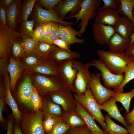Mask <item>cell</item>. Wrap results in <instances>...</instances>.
Here are the masks:
<instances>
[{"label": "cell", "mask_w": 134, "mask_h": 134, "mask_svg": "<svg viewBox=\"0 0 134 134\" xmlns=\"http://www.w3.org/2000/svg\"><path fill=\"white\" fill-rule=\"evenodd\" d=\"M102 0H82L81 9L76 14L71 17H66L67 19L73 18H76L75 26L80 20L81 21L79 25L80 26L79 31L82 34L85 31L89 21L96 17L97 11L100 7Z\"/></svg>", "instance_id": "obj_1"}, {"label": "cell", "mask_w": 134, "mask_h": 134, "mask_svg": "<svg viewBox=\"0 0 134 134\" xmlns=\"http://www.w3.org/2000/svg\"><path fill=\"white\" fill-rule=\"evenodd\" d=\"M97 54L107 67L115 74L123 73L126 66L130 62L125 52L116 53L99 50Z\"/></svg>", "instance_id": "obj_2"}, {"label": "cell", "mask_w": 134, "mask_h": 134, "mask_svg": "<svg viewBox=\"0 0 134 134\" xmlns=\"http://www.w3.org/2000/svg\"><path fill=\"white\" fill-rule=\"evenodd\" d=\"M75 99L91 115L101 126L105 131L106 124L104 116L102 114L100 104L94 97L88 86L84 93L80 95L73 94Z\"/></svg>", "instance_id": "obj_3"}, {"label": "cell", "mask_w": 134, "mask_h": 134, "mask_svg": "<svg viewBox=\"0 0 134 134\" xmlns=\"http://www.w3.org/2000/svg\"><path fill=\"white\" fill-rule=\"evenodd\" d=\"M43 115L38 112L22 113L20 127L23 134H46L42 122Z\"/></svg>", "instance_id": "obj_4"}, {"label": "cell", "mask_w": 134, "mask_h": 134, "mask_svg": "<svg viewBox=\"0 0 134 134\" xmlns=\"http://www.w3.org/2000/svg\"><path fill=\"white\" fill-rule=\"evenodd\" d=\"M20 34L7 26L0 25V57L3 62L10 55L13 44L21 39Z\"/></svg>", "instance_id": "obj_5"}, {"label": "cell", "mask_w": 134, "mask_h": 134, "mask_svg": "<svg viewBox=\"0 0 134 134\" xmlns=\"http://www.w3.org/2000/svg\"><path fill=\"white\" fill-rule=\"evenodd\" d=\"M87 63L90 67L94 66L100 71L101 77L104 85L108 89H115L117 88L122 84L124 80L125 76L124 73L120 74L113 73L100 59L94 60Z\"/></svg>", "instance_id": "obj_6"}, {"label": "cell", "mask_w": 134, "mask_h": 134, "mask_svg": "<svg viewBox=\"0 0 134 134\" xmlns=\"http://www.w3.org/2000/svg\"><path fill=\"white\" fill-rule=\"evenodd\" d=\"M73 61L68 60L59 64L56 76L64 88L73 92V84L77 72L74 66Z\"/></svg>", "instance_id": "obj_7"}, {"label": "cell", "mask_w": 134, "mask_h": 134, "mask_svg": "<svg viewBox=\"0 0 134 134\" xmlns=\"http://www.w3.org/2000/svg\"><path fill=\"white\" fill-rule=\"evenodd\" d=\"M33 80V85L40 96H48L64 88L56 76L38 74L34 76Z\"/></svg>", "instance_id": "obj_8"}, {"label": "cell", "mask_w": 134, "mask_h": 134, "mask_svg": "<svg viewBox=\"0 0 134 134\" xmlns=\"http://www.w3.org/2000/svg\"><path fill=\"white\" fill-rule=\"evenodd\" d=\"M74 66L77 72L73 85V92L80 95L84 94L90 81L91 76L87 63L83 64L81 62L73 61Z\"/></svg>", "instance_id": "obj_9"}, {"label": "cell", "mask_w": 134, "mask_h": 134, "mask_svg": "<svg viewBox=\"0 0 134 134\" xmlns=\"http://www.w3.org/2000/svg\"><path fill=\"white\" fill-rule=\"evenodd\" d=\"M91 79L88 86L94 99L100 105L109 100L115 92L103 86L101 84L100 73H93L91 74Z\"/></svg>", "instance_id": "obj_10"}, {"label": "cell", "mask_w": 134, "mask_h": 134, "mask_svg": "<svg viewBox=\"0 0 134 134\" xmlns=\"http://www.w3.org/2000/svg\"><path fill=\"white\" fill-rule=\"evenodd\" d=\"M33 12V19L35 21L36 26L46 23L55 22L65 26L72 25L74 23L65 21L60 18L56 11L54 9L48 10L44 9L40 5L36 2Z\"/></svg>", "instance_id": "obj_11"}, {"label": "cell", "mask_w": 134, "mask_h": 134, "mask_svg": "<svg viewBox=\"0 0 134 134\" xmlns=\"http://www.w3.org/2000/svg\"><path fill=\"white\" fill-rule=\"evenodd\" d=\"M47 96L52 101L61 107L63 113L75 110L76 101L72 91L64 88Z\"/></svg>", "instance_id": "obj_12"}, {"label": "cell", "mask_w": 134, "mask_h": 134, "mask_svg": "<svg viewBox=\"0 0 134 134\" xmlns=\"http://www.w3.org/2000/svg\"><path fill=\"white\" fill-rule=\"evenodd\" d=\"M32 81L30 76L26 75L18 87L17 94L20 102L34 112L32 102L33 85Z\"/></svg>", "instance_id": "obj_13"}, {"label": "cell", "mask_w": 134, "mask_h": 134, "mask_svg": "<svg viewBox=\"0 0 134 134\" xmlns=\"http://www.w3.org/2000/svg\"><path fill=\"white\" fill-rule=\"evenodd\" d=\"M82 0H61L54 8L59 17L64 20L69 12L70 17L77 14L81 9Z\"/></svg>", "instance_id": "obj_14"}, {"label": "cell", "mask_w": 134, "mask_h": 134, "mask_svg": "<svg viewBox=\"0 0 134 134\" xmlns=\"http://www.w3.org/2000/svg\"><path fill=\"white\" fill-rule=\"evenodd\" d=\"M92 32L95 41L100 45L106 44L116 33L113 26L95 23L92 27Z\"/></svg>", "instance_id": "obj_15"}, {"label": "cell", "mask_w": 134, "mask_h": 134, "mask_svg": "<svg viewBox=\"0 0 134 134\" xmlns=\"http://www.w3.org/2000/svg\"><path fill=\"white\" fill-rule=\"evenodd\" d=\"M21 0L14 1L6 10L7 26L12 30L16 31L18 24L21 22Z\"/></svg>", "instance_id": "obj_16"}, {"label": "cell", "mask_w": 134, "mask_h": 134, "mask_svg": "<svg viewBox=\"0 0 134 134\" xmlns=\"http://www.w3.org/2000/svg\"><path fill=\"white\" fill-rule=\"evenodd\" d=\"M58 64L50 57L42 58L30 70L42 75L56 76Z\"/></svg>", "instance_id": "obj_17"}, {"label": "cell", "mask_w": 134, "mask_h": 134, "mask_svg": "<svg viewBox=\"0 0 134 134\" xmlns=\"http://www.w3.org/2000/svg\"><path fill=\"white\" fill-rule=\"evenodd\" d=\"M120 17L118 10L111 8L99 9L94 18V23L114 26Z\"/></svg>", "instance_id": "obj_18"}, {"label": "cell", "mask_w": 134, "mask_h": 134, "mask_svg": "<svg viewBox=\"0 0 134 134\" xmlns=\"http://www.w3.org/2000/svg\"><path fill=\"white\" fill-rule=\"evenodd\" d=\"M59 36L60 38L64 40L69 47L72 44L75 43L82 44L85 41L84 39L77 37V36H82L79 31H77L73 28L72 25L65 26L59 24Z\"/></svg>", "instance_id": "obj_19"}, {"label": "cell", "mask_w": 134, "mask_h": 134, "mask_svg": "<svg viewBox=\"0 0 134 134\" xmlns=\"http://www.w3.org/2000/svg\"><path fill=\"white\" fill-rule=\"evenodd\" d=\"M130 38H125L115 33L106 44L111 52L116 53L125 52L131 42Z\"/></svg>", "instance_id": "obj_20"}, {"label": "cell", "mask_w": 134, "mask_h": 134, "mask_svg": "<svg viewBox=\"0 0 134 134\" xmlns=\"http://www.w3.org/2000/svg\"><path fill=\"white\" fill-rule=\"evenodd\" d=\"M5 75L6 88L5 101L11 109L15 122L17 123L20 124L22 119L23 113L19 110L16 101L11 94L10 88V80L6 73Z\"/></svg>", "instance_id": "obj_21"}, {"label": "cell", "mask_w": 134, "mask_h": 134, "mask_svg": "<svg viewBox=\"0 0 134 134\" xmlns=\"http://www.w3.org/2000/svg\"><path fill=\"white\" fill-rule=\"evenodd\" d=\"M75 101L76 111L84 120L86 125L92 133L96 134L104 133L105 131L98 126L95 121V119L76 100Z\"/></svg>", "instance_id": "obj_22"}, {"label": "cell", "mask_w": 134, "mask_h": 134, "mask_svg": "<svg viewBox=\"0 0 134 134\" xmlns=\"http://www.w3.org/2000/svg\"><path fill=\"white\" fill-rule=\"evenodd\" d=\"M113 27L116 33L125 38H130L134 31L132 22L125 16L120 17Z\"/></svg>", "instance_id": "obj_23"}, {"label": "cell", "mask_w": 134, "mask_h": 134, "mask_svg": "<svg viewBox=\"0 0 134 134\" xmlns=\"http://www.w3.org/2000/svg\"><path fill=\"white\" fill-rule=\"evenodd\" d=\"M116 101L113 97L102 105H100L101 109L106 111L111 118H113L122 123L126 127L128 126L124 118L120 113L116 104Z\"/></svg>", "instance_id": "obj_24"}, {"label": "cell", "mask_w": 134, "mask_h": 134, "mask_svg": "<svg viewBox=\"0 0 134 134\" xmlns=\"http://www.w3.org/2000/svg\"><path fill=\"white\" fill-rule=\"evenodd\" d=\"M24 68L23 64L20 62L13 58H10L7 69L10 76V89L12 91L15 89L16 82L20 76Z\"/></svg>", "instance_id": "obj_25"}, {"label": "cell", "mask_w": 134, "mask_h": 134, "mask_svg": "<svg viewBox=\"0 0 134 134\" xmlns=\"http://www.w3.org/2000/svg\"><path fill=\"white\" fill-rule=\"evenodd\" d=\"M42 98L43 103L41 109L43 118L48 116L53 117L61 116L63 112L61 107L52 101L47 96Z\"/></svg>", "instance_id": "obj_26"}, {"label": "cell", "mask_w": 134, "mask_h": 134, "mask_svg": "<svg viewBox=\"0 0 134 134\" xmlns=\"http://www.w3.org/2000/svg\"><path fill=\"white\" fill-rule=\"evenodd\" d=\"M80 56V54L78 53L62 49L57 46L50 56L58 64L64 61L73 60Z\"/></svg>", "instance_id": "obj_27"}, {"label": "cell", "mask_w": 134, "mask_h": 134, "mask_svg": "<svg viewBox=\"0 0 134 134\" xmlns=\"http://www.w3.org/2000/svg\"><path fill=\"white\" fill-rule=\"evenodd\" d=\"M60 117L62 121L70 128L86 125L84 120L75 110L69 113H63Z\"/></svg>", "instance_id": "obj_28"}, {"label": "cell", "mask_w": 134, "mask_h": 134, "mask_svg": "<svg viewBox=\"0 0 134 134\" xmlns=\"http://www.w3.org/2000/svg\"><path fill=\"white\" fill-rule=\"evenodd\" d=\"M116 101L120 102L123 106L127 113L129 112L130 102L132 98L134 97V87L130 92L126 93L115 92L112 95Z\"/></svg>", "instance_id": "obj_29"}, {"label": "cell", "mask_w": 134, "mask_h": 134, "mask_svg": "<svg viewBox=\"0 0 134 134\" xmlns=\"http://www.w3.org/2000/svg\"><path fill=\"white\" fill-rule=\"evenodd\" d=\"M106 126L105 132L110 134H129L128 130L114 122L107 114L104 116Z\"/></svg>", "instance_id": "obj_30"}, {"label": "cell", "mask_w": 134, "mask_h": 134, "mask_svg": "<svg viewBox=\"0 0 134 134\" xmlns=\"http://www.w3.org/2000/svg\"><path fill=\"white\" fill-rule=\"evenodd\" d=\"M121 5L118 11L122 16H126L133 22L134 30V17L133 12L134 8V0H120Z\"/></svg>", "instance_id": "obj_31"}, {"label": "cell", "mask_w": 134, "mask_h": 134, "mask_svg": "<svg viewBox=\"0 0 134 134\" xmlns=\"http://www.w3.org/2000/svg\"><path fill=\"white\" fill-rule=\"evenodd\" d=\"M24 67L30 70L36 65L42 59L34 50L29 52H25L22 57Z\"/></svg>", "instance_id": "obj_32"}, {"label": "cell", "mask_w": 134, "mask_h": 134, "mask_svg": "<svg viewBox=\"0 0 134 134\" xmlns=\"http://www.w3.org/2000/svg\"><path fill=\"white\" fill-rule=\"evenodd\" d=\"M57 46L54 45H50L42 42H39V43L34 51L41 58L50 57L53 52Z\"/></svg>", "instance_id": "obj_33"}, {"label": "cell", "mask_w": 134, "mask_h": 134, "mask_svg": "<svg viewBox=\"0 0 134 134\" xmlns=\"http://www.w3.org/2000/svg\"><path fill=\"white\" fill-rule=\"evenodd\" d=\"M124 73L125 78L121 85L114 89L116 92L123 93V89L125 85L134 79V63L129 62L126 66Z\"/></svg>", "instance_id": "obj_34"}, {"label": "cell", "mask_w": 134, "mask_h": 134, "mask_svg": "<svg viewBox=\"0 0 134 134\" xmlns=\"http://www.w3.org/2000/svg\"><path fill=\"white\" fill-rule=\"evenodd\" d=\"M20 32L22 39L28 38H32L34 30L33 28L35 24L34 20L22 21Z\"/></svg>", "instance_id": "obj_35"}, {"label": "cell", "mask_w": 134, "mask_h": 134, "mask_svg": "<svg viewBox=\"0 0 134 134\" xmlns=\"http://www.w3.org/2000/svg\"><path fill=\"white\" fill-rule=\"evenodd\" d=\"M36 1V0H24L23 1L21 7V22L28 21L29 16L32 13Z\"/></svg>", "instance_id": "obj_36"}, {"label": "cell", "mask_w": 134, "mask_h": 134, "mask_svg": "<svg viewBox=\"0 0 134 134\" xmlns=\"http://www.w3.org/2000/svg\"><path fill=\"white\" fill-rule=\"evenodd\" d=\"M54 118L55 123L52 129L46 134H66L70 128L62 121L60 116Z\"/></svg>", "instance_id": "obj_37"}, {"label": "cell", "mask_w": 134, "mask_h": 134, "mask_svg": "<svg viewBox=\"0 0 134 134\" xmlns=\"http://www.w3.org/2000/svg\"><path fill=\"white\" fill-rule=\"evenodd\" d=\"M32 102L34 112H37L41 109L43 103L42 98L34 85L33 90Z\"/></svg>", "instance_id": "obj_38"}, {"label": "cell", "mask_w": 134, "mask_h": 134, "mask_svg": "<svg viewBox=\"0 0 134 134\" xmlns=\"http://www.w3.org/2000/svg\"><path fill=\"white\" fill-rule=\"evenodd\" d=\"M39 42L32 38H28L22 39L21 43L25 52H29L34 50Z\"/></svg>", "instance_id": "obj_39"}, {"label": "cell", "mask_w": 134, "mask_h": 134, "mask_svg": "<svg viewBox=\"0 0 134 134\" xmlns=\"http://www.w3.org/2000/svg\"><path fill=\"white\" fill-rule=\"evenodd\" d=\"M59 24L57 22H52L51 35L48 39L42 42L52 45L53 44V42L54 41L60 38Z\"/></svg>", "instance_id": "obj_40"}, {"label": "cell", "mask_w": 134, "mask_h": 134, "mask_svg": "<svg viewBox=\"0 0 134 134\" xmlns=\"http://www.w3.org/2000/svg\"><path fill=\"white\" fill-rule=\"evenodd\" d=\"M45 33L44 23L37 26L34 30L32 38L38 42H41L44 39Z\"/></svg>", "instance_id": "obj_41"}, {"label": "cell", "mask_w": 134, "mask_h": 134, "mask_svg": "<svg viewBox=\"0 0 134 134\" xmlns=\"http://www.w3.org/2000/svg\"><path fill=\"white\" fill-rule=\"evenodd\" d=\"M20 39L15 42L13 44L12 51L14 56L18 58L22 57L25 52L21 43Z\"/></svg>", "instance_id": "obj_42"}, {"label": "cell", "mask_w": 134, "mask_h": 134, "mask_svg": "<svg viewBox=\"0 0 134 134\" xmlns=\"http://www.w3.org/2000/svg\"><path fill=\"white\" fill-rule=\"evenodd\" d=\"M61 0H37L36 2L45 9L50 10L54 9Z\"/></svg>", "instance_id": "obj_43"}, {"label": "cell", "mask_w": 134, "mask_h": 134, "mask_svg": "<svg viewBox=\"0 0 134 134\" xmlns=\"http://www.w3.org/2000/svg\"><path fill=\"white\" fill-rule=\"evenodd\" d=\"M92 132L87 126H82L70 128L66 134H91Z\"/></svg>", "instance_id": "obj_44"}, {"label": "cell", "mask_w": 134, "mask_h": 134, "mask_svg": "<svg viewBox=\"0 0 134 134\" xmlns=\"http://www.w3.org/2000/svg\"><path fill=\"white\" fill-rule=\"evenodd\" d=\"M104 3V5L100 7L98 10L105 8H112L118 10L120 5V0H102Z\"/></svg>", "instance_id": "obj_45"}, {"label": "cell", "mask_w": 134, "mask_h": 134, "mask_svg": "<svg viewBox=\"0 0 134 134\" xmlns=\"http://www.w3.org/2000/svg\"><path fill=\"white\" fill-rule=\"evenodd\" d=\"M42 121V124L43 128L46 133H48L52 129L55 123L54 117L51 116H48L44 117Z\"/></svg>", "instance_id": "obj_46"}, {"label": "cell", "mask_w": 134, "mask_h": 134, "mask_svg": "<svg viewBox=\"0 0 134 134\" xmlns=\"http://www.w3.org/2000/svg\"><path fill=\"white\" fill-rule=\"evenodd\" d=\"M125 52L130 62L134 63V42L129 44Z\"/></svg>", "instance_id": "obj_47"}, {"label": "cell", "mask_w": 134, "mask_h": 134, "mask_svg": "<svg viewBox=\"0 0 134 134\" xmlns=\"http://www.w3.org/2000/svg\"><path fill=\"white\" fill-rule=\"evenodd\" d=\"M53 44L62 49L69 51H70V47L66 42L61 38H59L54 41L53 42Z\"/></svg>", "instance_id": "obj_48"}, {"label": "cell", "mask_w": 134, "mask_h": 134, "mask_svg": "<svg viewBox=\"0 0 134 134\" xmlns=\"http://www.w3.org/2000/svg\"><path fill=\"white\" fill-rule=\"evenodd\" d=\"M52 22H49L44 23L45 33L44 39L41 42L48 39L50 37L52 33Z\"/></svg>", "instance_id": "obj_49"}, {"label": "cell", "mask_w": 134, "mask_h": 134, "mask_svg": "<svg viewBox=\"0 0 134 134\" xmlns=\"http://www.w3.org/2000/svg\"><path fill=\"white\" fill-rule=\"evenodd\" d=\"M14 118L13 114L9 115L8 117L7 126V131L6 134H13Z\"/></svg>", "instance_id": "obj_50"}, {"label": "cell", "mask_w": 134, "mask_h": 134, "mask_svg": "<svg viewBox=\"0 0 134 134\" xmlns=\"http://www.w3.org/2000/svg\"><path fill=\"white\" fill-rule=\"evenodd\" d=\"M5 101L3 97H0V122L3 127L6 129V127L4 124V119L2 115V112L4 107Z\"/></svg>", "instance_id": "obj_51"}, {"label": "cell", "mask_w": 134, "mask_h": 134, "mask_svg": "<svg viewBox=\"0 0 134 134\" xmlns=\"http://www.w3.org/2000/svg\"><path fill=\"white\" fill-rule=\"evenodd\" d=\"M0 25L7 26L6 10L0 5Z\"/></svg>", "instance_id": "obj_52"}, {"label": "cell", "mask_w": 134, "mask_h": 134, "mask_svg": "<svg viewBox=\"0 0 134 134\" xmlns=\"http://www.w3.org/2000/svg\"><path fill=\"white\" fill-rule=\"evenodd\" d=\"M128 125L134 122V107L130 112L125 114L124 117Z\"/></svg>", "instance_id": "obj_53"}, {"label": "cell", "mask_w": 134, "mask_h": 134, "mask_svg": "<svg viewBox=\"0 0 134 134\" xmlns=\"http://www.w3.org/2000/svg\"><path fill=\"white\" fill-rule=\"evenodd\" d=\"M13 1L14 0H0V5L6 10Z\"/></svg>", "instance_id": "obj_54"}, {"label": "cell", "mask_w": 134, "mask_h": 134, "mask_svg": "<svg viewBox=\"0 0 134 134\" xmlns=\"http://www.w3.org/2000/svg\"><path fill=\"white\" fill-rule=\"evenodd\" d=\"M14 123L13 134H23L20 124L15 122Z\"/></svg>", "instance_id": "obj_55"}, {"label": "cell", "mask_w": 134, "mask_h": 134, "mask_svg": "<svg viewBox=\"0 0 134 134\" xmlns=\"http://www.w3.org/2000/svg\"><path fill=\"white\" fill-rule=\"evenodd\" d=\"M129 134H134V122L126 127Z\"/></svg>", "instance_id": "obj_56"}, {"label": "cell", "mask_w": 134, "mask_h": 134, "mask_svg": "<svg viewBox=\"0 0 134 134\" xmlns=\"http://www.w3.org/2000/svg\"><path fill=\"white\" fill-rule=\"evenodd\" d=\"M133 17H134V10H133ZM130 38L131 39V42L130 43V44L132 42H134V31L133 34Z\"/></svg>", "instance_id": "obj_57"}, {"label": "cell", "mask_w": 134, "mask_h": 134, "mask_svg": "<svg viewBox=\"0 0 134 134\" xmlns=\"http://www.w3.org/2000/svg\"><path fill=\"white\" fill-rule=\"evenodd\" d=\"M102 134H110L109 133H107V132H104V133Z\"/></svg>", "instance_id": "obj_58"}, {"label": "cell", "mask_w": 134, "mask_h": 134, "mask_svg": "<svg viewBox=\"0 0 134 134\" xmlns=\"http://www.w3.org/2000/svg\"><path fill=\"white\" fill-rule=\"evenodd\" d=\"M95 134L94 133H92V134Z\"/></svg>", "instance_id": "obj_59"}]
</instances>
